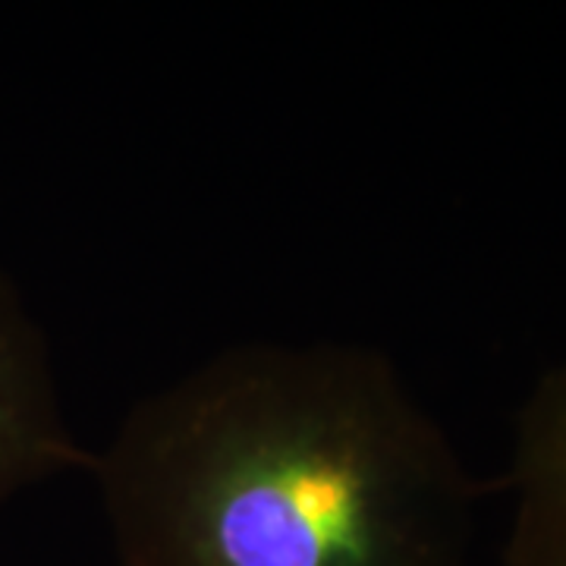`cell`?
I'll list each match as a JSON object with an SVG mask.
<instances>
[{"label":"cell","mask_w":566,"mask_h":566,"mask_svg":"<svg viewBox=\"0 0 566 566\" xmlns=\"http://www.w3.org/2000/svg\"><path fill=\"white\" fill-rule=\"evenodd\" d=\"M504 566H566V363L532 387L510 460Z\"/></svg>","instance_id":"obj_3"},{"label":"cell","mask_w":566,"mask_h":566,"mask_svg":"<svg viewBox=\"0 0 566 566\" xmlns=\"http://www.w3.org/2000/svg\"><path fill=\"white\" fill-rule=\"evenodd\" d=\"M88 472L117 566H469L472 475L375 346H227Z\"/></svg>","instance_id":"obj_1"},{"label":"cell","mask_w":566,"mask_h":566,"mask_svg":"<svg viewBox=\"0 0 566 566\" xmlns=\"http://www.w3.org/2000/svg\"><path fill=\"white\" fill-rule=\"evenodd\" d=\"M66 422L51 344L0 271V504L73 469H92Z\"/></svg>","instance_id":"obj_2"}]
</instances>
